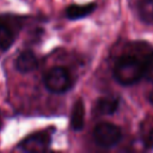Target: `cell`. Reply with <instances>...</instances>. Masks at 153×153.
Listing matches in <instances>:
<instances>
[{"label":"cell","instance_id":"cell-1","mask_svg":"<svg viewBox=\"0 0 153 153\" xmlns=\"http://www.w3.org/2000/svg\"><path fill=\"white\" fill-rule=\"evenodd\" d=\"M114 78L123 86H131L143 78L142 61L130 55L121 56L112 69Z\"/></svg>","mask_w":153,"mask_h":153},{"label":"cell","instance_id":"cell-2","mask_svg":"<svg viewBox=\"0 0 153 153\" xmlns=\"http://www.w3.org/2000/svg\"><path fill=\"white\" fill-rule=\"evenodd\" d=\"M43 82L48 91L56 94L67 92L73 85L71 73L63 67H54L49 69L43 76Z\"/></svg>","mask_w":153,"mask_h":153},{"label":"cell","instance_id":"cell-3","mask_svg":"<svg viewBox=\"0 0 153 153\" xmlns=\"http://www.w3.org/2000/svg\"><path fill=\"white\" fill-rule=\"evenodd\" d=\"M122 139L121 128L110 122L98 123L93 129V140L94 142L103 147L110 148L116 146Z\"/></svg>","mask_w":153,"mask_h":153},{"label":"cell","instance_id":"cell-4","mask_svg":"<svg viewBox=\"0 0 153 153\" xmlns=\"http://www.w3.org/2000/svg\"><path fill=\"white\" fill-rule=\"evenodd\" d=\"M50 141H51L50 135L48 133L41 131V133L31 134L24 140H22L18 147L25 152H43L48 149V147L50 146Z\"/></svg>","mask_w":153,"mask_h":153},{"label":"cell","instance_id":"cell-5","mask_svg":"<svg viewBox=\"0 0 153 153\" xmlns=\"http://www.w3.org/2000/svg\"><path fill=\"white\" fill-rule=\"evenodd\" d=\"M17 37V29L14 24L6 19L5 17H0V50L6 51L14 43Z\"/></svg>","mask_w":153,"mask_h":153},{"label":"cell","instance_id":"cell-6","mask_svg":"<svg viewBox=\"0 0 153 153\" xmlns=\"http://www.w3.org/2000/svg\"><path fill=\"white\" fill-rule=\"evenodd\" d=\"M38 66V59L31 50H24L22 51L14 62V67L20 73H30L35 71Z\"/></svg>","mask_w":153,"mask_h":153},{"label":"cell","instance_id":"cell-7","mask_svg":"<svg viewBox=\"0 0 153 153\" xmlns=\"http://www.w3.org/2000/svg\"><path fill=\"white\" fill-rule=\"evenodd\" d=\"M84 124H85V104H84V100L79 98L75 100L72 109L71 127L73 130L79 131L84 128Z\"/></svg>","mask_w":153,"mask_h":153},{"label":"cell","instance_id":"cell-8","mask_svg":"<svg viewBox=\"0 0 153 153\" xmlns=\"http://www.w3.org/2000/svg\"><path fill=\"white\" fill-rule=\"evenodd\" d=\"M96 7L97 5L94 2L85 4V5H71L66 8L65 16L71 20H78L91 14L96 10Z\"/></svg>","mask_w":153,"mask_h":153},{"label":"cell","instance_id":"cell-9","mask_svg":"<svg viewBox=\"0 0 153 153\" xmlns=\"http://www.w3.org/2000/svg\"><path fill=\"white\" fill-rule=\"evenodd\" d=\"M120 99L117 97H102L97 100L94 111L98 115H112L117 111Z\"/></svg>","mask_w":153,"mask_h":153},{"label":"cell","instance_id":"cell-10","mask_svg":"<svg viewBox=\"0 0 153 153\" xmlns=\"http://www.w3.org/2000/svg\"><path fill=\"white\" fill-rule=\"evenodd\" d=\"M139 18L146 24H153V0H140L137 2Z\"/></svg>","mask_w":153,"mask_h":153},{"label":"cell","instance_id":"cell-11","mask_svg":"<svg viewBox=\"0 0 153 153\" xmlns=\"http://www.w3.org/2000/svg\"><path fill=\"white\" fill-rule=\"evenodd\" d=\"M143 67V78L149 82H153V53L148 54L142 61Z\"/></svg>","mask_w":153,"mask_h":153},{"label":"cell","instance_id":"cell-12","mask_svg":"<svg viewBox=\"0 0 153 153\" xmlns=\"http://www.w3.org/2000/svg\"><path fill=\"white\" fill-rule=\"evenodd\" d=\"M142 142L145 148L153 149V124L149 126L146 130H142Z\"/></svg>","mask_w":153,"mask_h":153},{"label":"cell","instance_id":"cell-13","mask_svg":"<svg viewBox=\"0 0 153 153\" xmlns=\"http://www.w3.org/2000/svg\"><path fill=\"white\" fill-rule=\"evenodd\" d=\"M148 100H149V103H152L153 104V90L149 92V94H148Z\"/></svg>","mask_w":153,"mask_h":153},{"label":"cell","instance_id":"cell-14","mask_svg":"<svg viewBox=\"0 0 153 153\" xmlns=\"http://www.w3.org/2000/svg\"><path fill=\"white\" fill-rule=\"evenodd\" d=\"M2 128V116H1V112H0V130Z\"/></svg>","mask_w":153,"mask_h":153}]
</instances>
